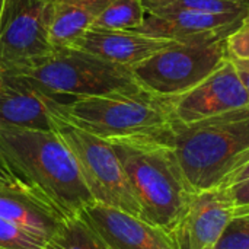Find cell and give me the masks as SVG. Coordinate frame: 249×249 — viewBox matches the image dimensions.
<instances>
[{
    "label": "cell",
    "mask_w": 249,
    "mask_h": 249,
    "mask_svg": "<svg viewBox=\"0 0 249 249\" xmlns=\"http://www.w3.org/2000/svg\"><path fill=\"white\" fill-rule=\"evenodd\" d=\"M0 168L64 219L95 203L71 150L55 131L0 128Z\"/></svg>",
    "instance_id": "cell-1"
},
{
    "label": "cell",
    "mask_w": 249,
    "mask_h": 249,
    "mask_svg": "<svg viewBox=\"0 0 249 249\" xmlns=\"http://www.w3.org/2000/svg\"><path fill=\"white\" fill-rule=\"evenodd\" d=\"M171 143L193 193L219 188L249 162V105L194 124H172Z\"/></svg>",
    "instance_id": "cell-2"
},
{
    "label": "cell",
    "mask_w": 249,
    "mask_h": 249,
    "mask_svg": "<svg viewBox=\"0 0 249 249\" xmlns=\"http://www.w3.org/2000/svg\"><path fill=\"white\" fill-rule=\"evenodd\" d=\"M51 112L71 125L107 142L158 140L171 143V98L146 90L104 96L55 99Z\"/></svg>",
    "instance_id": "cell-3"
},
{
    "label": "cell",
    "mask_w": 249,
    "mask_h": 249,
    "mask_svg": "<svg viewBox=\"0 0 249 249\" xmlns=\"http://www.w3.org/2000/svg\"><path fill=\"white\" fill-rule=\"evenodd\" d=\"M111 144L139 203L140 219L172 233L193 196L172 143L142 140Z\"/></svg>",
    "instance_id": "cell-4"
},
{
    "label": "cell",
    "mask_w": 249,
    "mask_h": 249,
    "mask_svg": "<svg viewBox=\"0 0 249 249\" xmlns=\"http://www.w3.org/2000/svg\"><path fill=\"white\" fill-rule=\"evenodd\" d=\"M3 76L25 79L58 101L142 90L130 67L71 47H57L48 55Z\"/></svg>",
    "instance_id": "cell-5"
},
{
    "label": "cell",
    "mask_w": 249,
    "mask_h": 249,
    "mask_svg": "<svg viewBox=\"0 0 249 249\" xmlns=\"http://www.w3.org/2000/svg\"><path fill=\"white\" fill-rule=\"evenodd\" d=\"M229 58L226 41L175 42L130 67L137 85L159 98H177L200 85Z\"/></svg>",
    "instance_id": "cell-6"
},
{
    "label": "cell",
    "mask_w": 249,
    "mask_h": 249,
    "mask_svg": "<svg viewBox=\"0 0 249 249\" xmlns=\"http://www.w3.org/2000/svg\"><path fill=\"white\" fill-rule=\"evenodd\" d=\"M53 118L55 133L71 150L93 201L140 217L139 203L112 144L54 114Z\"/></svg>",
    "instance_id": "cell-7"
},
{
    "label": "cell",
    "mask_w": 249,
    "mask_h": 249,
    "mask_svg": "<svg viewBox=\"0 0 249 249\" xmlns=\"http://www.w3.org/2000/svg\"><path fill=\"white\" fill-rule=\"evenodd\" d=\"M48 0H4L0 20V76L54 51Z\"/></svg>",
    "instance_id": "cell-8"
},
{
    "label": "cell",
    "mask_w": 249,
    "mask_h": 249,
    "mask_svg": "<svg viewBox=\"0 0 249 249\" xmlns=\"http://www.w3.org/2000/svg\"><path fill=\"white\" fill-rule=\"evenodd\" d=\"M144 22L136 31L184 44L226 41L249 22V10L238 13H204L152 6H144Z\"/></svg>",
    "instance_id": "cell-9"
},
{
    "label": "cell",
    "mask_w": 249,
    "mask_h": 249,
    "mask_svg": "<svg viewBox=\"0 0 249 249\" xmlns=\"http://www.w3.org/2000/svg\"><path fill=\"white\" fill-rule=\"evenodd\" d=\"M248 105V92L231 58L190 92L171 98L177 124H194Z\"/></svg>",
    "instance_id": "cell-10"
},
{
    "label": "cell",
    "mask_w": 249,
    "mask_h": 249,
    "mask_svg": "<svg viewBox=\"0 0 249 249\" xmlns=\"http://www.w3.org/2000/svg\"><path fill=\"white\" fill-rule=\"evenodd\" d=\"M77 217L105 249H177L171 233L109 206L92 203Z\"/></svg>",
    "instance_id": "cell-11"
},
{
    "label": "cell",
    "mask_w": 249,
    "mask_h": 249,
    "mask_svg": "<svg viewBox=\"0 0 249 249\" xmlns=\"http://www.w3.org/2000/svg\"><path fill=\"white\" fill-rule=\"evenodd\" d=\"M233 216L226 187L193 193L171 236L177 249H214Z\"/></svg>",
    "instance_id": "cell-12"
},
{
    "label": "cell",
    "mask_w": 249,
    "mask_h": 249,
    "mask_svg": "<svg viewBox=\"0 0 249 249\" xmlns=\"http://www.w3.org/2000/svg\"><path fill=\"white\" fill-rule=\"evenodd\" d=\"M54 101L25 79L0 76V128L55 131Z\"/></svg>",
    "instance_id": "cell-13"
},
{
    "label": "cell",
    "mask_w": 249,
    "mask_h": 249,
    "mask_svg": "<svg viewBox=\"0 0 249 249\" xmlns=\"http://www.w3.org/2000/svg\"><path fill=\"white\" fill-rule=\"evenodd\" d=\"M178 41L139 31L88 29L69 47L89 53L105 61L131 67Z\"/></svg>",
    "instance_id": "cell-14"
},
{
    "label": "cell",
    "mask_w": 249,
    "mask_h": 249,
    "mask_svg": "<svg viewBox=\"0 0 249 249\" xmlns=\"http://www.w3.org/2000/svg\"><path fill=\"white\" fill-rule=\"evenodd\" d=\"M0 217L45 242L57 233L66 220L19 185L0 188Z\"/></svg>",
    "instance_id": "cell-15"
},
{
    "label": "cell",
    "mask_w": 249,
    "mask_h": 249,
    "mask_svg": "<svg viewBox=\"0 0 249 249\" xmlns=\"http://www.w3.org/2000/svg\"><path fill=\"white\" fill-rule=\"evenodd\" d=\"M111 0H48V34L51 44L69 47L88 31Z\"/></svg>",
    "instance_id": "cell-16"
},
{
    "label": "cell",
    "mask_w": 249,
    "mask_h": 249,
    "mask_svg": "<svg viewBox=\"0 0 249 249\" xmlns=\"http://www.w3.org/2000/svg\"><path fill=\"white\" fill-rule=\"evenodd\" d=\"M146 18L143 0H111L95 18L89 29L136 31Z\"/></svg>",
    "instance_id": "cell-17"
},
{
    "label": "cell",
    "mask_w": 249,
    "mask_h": 249,
    "mask_svg": "<svg viewBox=\"0 0 249 249\" xmlns=\"http://www.w3.org/2000/svg\"><path fill=\"white\" fill-rule=\"evenodd\" d=\"M45 249H105L92 231L79 219H66L57 233L45 244Z\"/></svg>",
    "instance_id": "cell-18"
},
{
    "label": "cell",
    "mask_w": 249,
    "mask_h": 249,
    "mask_svg": "<svg viewBox=\"0 0 249 249\" xmlns=\"http://www.w3.org/2000/svg\"><path fill=\"white\" fill-rule=\"evenodd\" d=\"M144 6L194 10L204 13H238L248 12L249 4H238L225 0H143Z\"/></svg>",
    "instance_id": "cell-19"
},
{
    "label": "cell",
    "mask_w": 249,
    "mask_h": 249,
    "mask_svg": "<svg viewBox=\"0 0 249 249\" xmlns=\"http://www.w3.org/2000/svg\"><path fill=\"white\" fill-rule=\"evenodd\" d=\"M45 241L0 217V249H45Z\"/></svg>",
    "instance_id": "cell-20"
},
{
    "label": "cell",
    "mask_w": 249,
    "mask_h": 249,
    "mask_svg": "<svg viewBox=\"0 0 249 249\" xmlns=\"http://www.w3.org/2000/svg\"><path fill=\"white\" fill-rule=\"evenodd\" d=\"M214 249H249V213L232 217Z\"/></svg>",
    "instance_id": "cell-21"
},
{
    "label": "cell",
    "mask_w": 249,
    "mask_h": 249,
    "mask_svg": "<svg viewBox=\"0 0 249 249\" xmlns=\"http://www.w3.org/2000/svg\"><path fill=\"white\" fill-rule=\"evenodd\" d=\"M226 50L229 58L233 60L249 58V22L226 39Z\"/></svg>",
    "instance_id": "cell-22"
},
{
    "label": "cell",
    "mask_w": 249,
    "mask_h": 249,
    "mask_svg": "<svg viewBox=\"0 0 249 249\" xmlns=\"http://www.w3.org/2000/svg\"><path fill=\"white\" fill-rule=\"evenodd\" d=\"M226 188L232 198V203L235 207V214L249 213V179L239 181Z\"/></svg>",
    "instance_id": "cell-23"
},
{
    "label": "cell",
    "mask_w": 249,
    "mask_h": 249,
    "mask_svg": "<svg viewBox=\"0 0 249 249\" xmlns=\"http://www.w3.org/2000/svg\"><path fill=\"white\" fill-rule=\"evenodd\" d=\"M231 60L233 61V64L236 67V71H238V74H239V77H241V80H242V83H244V86H245V89H247L249 95V58H247V60H233V58H231Z\"/></svg>",
    "instance_id": "cell-24"
},
{
    "label": "cell",
    "mask_w": 249,
    "mask_h": 249,
    "mask_svg": "<svg viewBox=\"0 0 249 249\" xmlns=\"http://www.w3.org/2000/svg\"><path fill=\"white\" fill-rule=\"evenodd\" d=\"M244 179H249V162H247L244 166H241L238 171H235L231 177H228L222 187H229V185H233V184L244 181Z\"/></svg>",
    "instance_id": "cell-25"
},
{
    "label": "cell",
    "mask_w": 249,
    "mask_h": 249,
    "mask_svg": "<svg viewBox=\"0 0 249 249\" xmlns=\"http://www.w3.org/2000/svg\"><path fill=\"white\" fill-rule=\"evenodd\" d=\"M18 185L1 168H0V188H7V187H15Z\"/></svg>",
    "instance_id": "cell-26"
},
{
    "label": "cell",
    "mask_w": 249,
    "mask_h": 249,
    "mask_svg": "<svg viewBox=\"0 0 249 249\" xmlns=\"http://www.w3.org/2000/svg\"><path fill=\"white\" fill-rule=\"evenodd\" d=\"M225 1H231V3H238V4H249V0H225Z\"/></svg>",
    "instance_id": "cell-27"
},
{
    "label": "cell",
    "mask_w": 249,
    "mask_h": 249,
    "mask_svg": "<svg viewBox=\"0 0 249 249\" xmlns=\"http://www.w3.org/2000/svg\"><path fill=\"white\" fill-rule=\"evenodd\" d=\"M3 4H4V0H0V20H1V13H3Z\"/></svg>",
    "instance_id": "cell-28"
}]
</instances>
